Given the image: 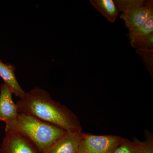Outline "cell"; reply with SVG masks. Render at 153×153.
I'll return each mask as SVG.
<instances>
[{
	"label": "cell",
	"instance_id": "obj_1",
	"mask_svg": "<svg viewBox=\"0 0 153 153\" xmlns=\"http://www.w3.org/2000/svg\"><path fill=\"white\" fill-rule=\"evenodd\" d=\"M16 104L19 113L32 116L66 131L82 129L74 113L52 99L48 91L40 88L26 92Z\"/></svg>",
	"mask_w": 153,
	"mask_h": 153
},
{
	"label": "cell",
	"instance_id": "obj_2",
	"mask_svg": "<svg viewBox=\"0 0 153 153\" xmlns=\"http://www.w3.org/2000/svg\"><path fill=\"white\" fill-rule=\"evenodd\" d=\"M13 129L25 136L41 153H44L66 131L32 116L19 113L5 129Z\"/></svg>",
	"mask_w": 153,
	"mask_h": 153
},
{
	"label": "cell",
	"instance_id": "obj_3",
	"mask_svg": "<svg viewBox=\"0 0 153 153\" xmlns=\"http://www.w3.org/2000/svg\"><path fill=\"white\" fill-rule=\"evenodd\" d=\"M120 18L125 22L129 30L141 26L153 9V1L151 0H115Z\"/></svg>",
	"mask_w": 153,
	"mask_h": 153
},
{
	"label": "cell",
	"instance_id": "obj_4",
	"mask_svg": "<svg viewBox=\"0 0 153 153\" xmlns=\"http://www.w3.org/2000/svg\"><path fill=\"white\" fill-rule=\"evenodd\" d=\"M117 135H95L81 132L78 153H112L121 141Z\"/></svg>",
	"mask_w": 153,
	"mask_h": 153
},
{
	"label": "cell",
	"instance_id": "obj_5",
	"mask_svg": "<svg viewBox=\"0 0 153 153\" xmlns=\"http://www.w3.org/2000/svg\"><path fill=\"white\" fill-rule=\"evenodd\" d=\"M0 153H41L25 136L16 130H5Z\"/></svg>",
	"mask_w": 153,
	"mask_h": 153
},
{
	"label": "cell",
	"instance_id": "obj_6",
	"mask_svg": "<svg viewBox=\"0 0 153 153\" xmlns=\"http://www.w3.org/2000/svg\"><path fill=\"white\" fill-rule=\"evenodd\" d=\"M81 129L66 131L44 153H78Z\"/></svg>",
	"mask_w": 153,
	"mask_h": 153
},
{
	"label": "cell",
	"instance_id": "obj_7",
	"mask_svg": "<svg viewBox=\"0 0 153 153\" xmlns=\"http://www.w3.org/2000/svg\"><path fill=\"white\" fill-rule=\"evenodd\" d=\"M12 95L9 88L4 83L2 84L0 87V120L5 123L6 126L13 123L19 114Z\"/></svg>",
	"mask_w": 153,
	"mask_h": 153
},
{
	"label": "cell",
	"instance_id": "obj_8",
	"mask_svg": "<svg viewBox=\"0 0 153 153\" xmlns=\"http://www.w3.org/2000/svg\"><path fill=\"white\" fill-rule=\"evenodd\" d=\"M16 67L11 64H6L0 59V76L4 83L19 98H22L26 92L19 84L15 74Z\"/></svg>",
	"mask_w": 153,
	"mask_h": 153
},
{
	"label": "cell",
	"instance_id": "obj_9",
	"mask_svg": "<svg viewBox=\"0 0 153 153\" xmlns=\"http://www.w3.org/2000/svg\"><path fill=\"white\" fill-rule=\"evenodd\" d=\"M91 4L111 23H114L119 13L113 0H90Z\"/></svg>",
	"mask_w": 153,
	"mask_h": 153
},
{
	"label": "cell",
	"instance_id": "obj_10",
	"mask_svg": "<svg viewBox=\"0 0 153 153\" xmlns=\"http://www.w3.org/2000/svg\"><path fill=\"white\" fill-rule=\"evenodd\" d=\"M153 33V9L147 19L141 26L129 30L128 37L130 41L149 35Z\"/></svg>",
	"mask_w": 153,
	"mask_h": 153
},
{
	"label": "cell",
	"instance_id": "obj_11",
	"mask_svg": "<svg viewBox=\"0 0 153 153\" xmlns=\"http://www.w3.org/2000/svg\"><path fill=\"white\" fill-rule=\"evenodd\" d=\"M146 140L141 141L136 137L133 138V142L137 147L141 153H153V134L149 131L144 132Z\"/></svg>",
	"mask_w": 153,
	"mask_h": 153
},
{
	"label": "cell",
	"instance_id": "obj_12",
	"mask_svg": "<svg viewBox=\"0 0 153 153\" xmlns=\"http://www.w3.org/2000/svg\"><path fill=\"white\" fill-rule=\"evenodd\" d=\"M130 43L132 47L137 49L153 50V33L130 41Z\"/></svg>",
	"mask_w": 153,
	"mask_h": 153
},
{
	"label": "cell",
	"instance_id": "obj_13",
	"mask_svg": "<svg viewBox=\"0 0 153 153\" xmlns=\"http://www.w3.org/2000/svg\"><path fill=\"white\" fill-rule=\"evenodd\" d=\"M112 153H141L132 141L122 138L121 141Z\"/></svg>",
	"mask_w": 153,
	"mask_h": 153
},
{
	"label": "cell",
	"instance_id": "obj_14",
	"mask_svg": "<svg viewBox=\"0 0 153 153\" xmlns=\"http://www.w3.org/2000/svg\"><path fill=\"white\" fill-rule=\"evenodd\" d=\"M137 54L142 58L148 71L153 77V50L137 49Z\"/></svg>",
	"mask_w": 153,
	"mask_h": 153
}]
</instances>
